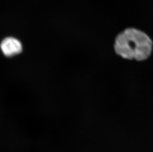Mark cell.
<instances>
[{"label": "cell", "instance_id": "6da1fadb", "mask_svg": "<svg viewBox=\"0 0 153 152\" xmlns=\"http://www.w3.org/2000/svg\"><path fill=\"white\" fill-rule=\"evenodd\" d=\"M114 46L116 53L123 58L142 61L152 55L153 42L144 32L128 28L116 36Z\"/></svg>", "mask_w": 153, "mask_h": 152}, {"label": "cell", "instance_id": "7a4b0ae2", "mask_svg": "<svg viewBox=\"0 0 153 152\" xmlns=\"http://www.w3.org/2000/svg\"><path fill=\"white\" fill-rule=\"evenodd\" d=\"M1 49L5 56L12 57L22 52V46L17 39L13 37H7L1 42Z\"/></svg>", "mask_w": 153, "mask_h": 152}]
</instances>
